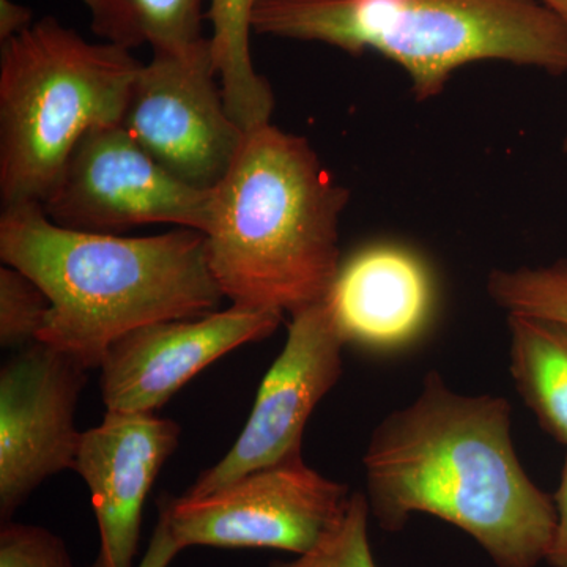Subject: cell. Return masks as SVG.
<instances>
[{
    "label": "cell",
    "instance_id": "obj_1",
    "mask_svg": "<svg viewBox=\"0 0 567 567\" xmlns=\"http://www.w3.org/2000/svg\"><path fill=\"white\" fill-rule=\"evenodd\" d=\"M513 409L498 395L451 390L427 372L412 404L372 432L363 457L371 516L385 532L429 514L483 547L496 567L546 561L557 509L518 461Z\"/></svg>",
    "mask_w": 567,
    "mask_h": 567
},
{
    "label": "cell",
    "instance_id": "obj_2",
    "mask_svg": "<svg viewBox=\"0 0 567 567\" xmlns=\"http://www.w3.org/2000/svg\"><path fill=\"white\" fill-rule=\"evenodd\" d=\"M0 259L50 298L39 341L89 371L130 331L212 315L226 300L205 235L185 227L133 238L81 233L52 223L40 204L11 205L0 215Z\"/></svg>",
    "mask_w": 567,
    "mask_h": 567
},
{
    "label": "cell",
    "instance_id": "obj_3",
    "mask_svg": "<svg viewBox=\"0 0 567 567\" xmlns=\"http://www.w3.org/2000/svg\"><path fill=\"white\" fill-rule=\"evenodd\" d=\"M350 192L311 142L265 123L245 132L212 189L208 264L226 300L290 316L320 303L341 267Z\"/></svg>",
    "mask_w": 567,
    "mask_h": 567
},
{
    "label": "cell",
    "instance_id": "obj_4",
    "mask_svg": "<svg viewBox=\"0 0 567 567\" xmlns=\"http://www.w3.org/2000/svg\"><path fill=\"white\" fill-rule=\"evenodd\" d=\"M252 31L379 52L405 71L417 102L470 63L567 74V25L537 0H259Z\"/></svg>",
    "mask_w": 567,
    "mask_h": 567
},
{
    "label": "cell",
    "instance_id": "obj_5",
    "mask_svg": "<svg viewBox=\"0 0 567 567\" xmlns=\"http://www.w3.org/2000/svg\"><path fill=\"white\" fill-rule=\"evenodd\" d=\"M142 63L92 43L55 18L3 41L0 52V199L40 204L85 133L121 123Z\"/></svg>",
    "mask_w": 567,
    "mask_h": 567
},
{
    "label": "cell",
    "instance_id": "obj_6",
    "mask_svg": "<svg viewBox=\"0 0 567 567\" xmlns=\"http://www.w3.org/2000/svg\"><path fill=\"white\" fill-rule=\"evenodd\" d=\"M352 494L298 456L248 473L210 494L164 495L158 516L182 550L275 548L298 557L341 520Z\"/></svg>",
    "mask_w": 567,
    "mask_h": 567
},
{
    "label": "cell",
    "instance_id": "obj_7",
    "mask_svg": "<svg viewBox=\"0 0 567 567\" xmlns=\"http://www.w3.org/2000/svg\"><path fill=\"white\" fill-rule=\"evenodd\" d=\"M121 123L167 173L204 192L223 181L245 136L227 111L207 37L186 50L153 51Z\"/></svg>",
    "mask_w": 567,
    "mask_h": 567
},
{
    "label": "cell",
    "instance_id": "obj_8",
    "mask_svg": "<svg viewBox=\"0 0 567 567\" xmlns=\"http://www.w3.org/2000/svg\"><path fill=\"white\" fill-rule=\"evenodd\" d=\"M41 207L52 223L81 233L118 235L173 224L205 234L212 192L175 178L122 123H111L82 136Z\"/></svg>",
    "mask_w": 567,
    "mask_h": 567
},
{
    "label": "cell",
    "instance_id": "obj_9",
    "mask_svg": "<svg viewBox=\"0 0 567 567\" xmlns=\"http://www.w3.org/2000/svg\"><path fill=\"white\" fill-rule=\"evenodd\" d=\"M78 358L44 342L22 347L0 369V518L51 476L73 470L82 432L74 424L87 383Z\"/></svg>",
    "mask_w": 567,
    "mask_h": 567
},
{
    "label": "cell",
    "instance_id": "obj_10",
    "mask_svg": "<svg viewBox=\"0 0 567 567\" xmlns=\"http://www.w3.org/2000/svg\"><path fill=\"white\" fill-rule=\"evenodd\" d=\"M344 347L327 301L295 312L286 346L265 374L237 442L183 495L210 494L256 470L301 456L309 417L341 379Z\"/></svg>",
    "mask_w": 567,
    "mask_h": 567
},
{
    "label": "cell",
    "instance_id": "obj_11",
    "mask_svg": "<svg viewBox=\"0 0 567 567\" xmlns=\"http://www.w3.org/2000/svg\"><path fill=\"white\" fill-rule=\"evenodd\" d=\"M282 317L271 309L230 305L130 331L107 349L100 365L106 412L155 413L224 354L274 334Z\"/></svg>",
    "mask_w": 567,
    "mask_h": 567
},
{
    "label": "cell",
    "instance_id": "obj_12",
    "mask_svg": "<svg viewBox=\"0 0 567 567\" xmlns=\"http://www.w3.org/2000/svg\"><path fill=\"white\" fill-rule=\"evenodd\" d=\"M182 427L155 413L106 412L82 432L74 468L91 488L100 550L89 567H136L142 511Z\"/></svg>",
    "mask_w": 567,
    "mask_h": 567
},
{
    "label": "cell",
    "instance_id": "obj_13",
    "mask_svg": "<svg viewBox=\"0 0 567 567\" xmlns=\"http://www.w3.org/2000/svg\"><path fill=\"white\" fill-rule=\"evenodd\" d=\"M324 301L346 346L375 354L405 352L423 341L440 303L432 265L393 240L371 241L342 259Z\"/></svg>",
    "mask_w": 567,
    "mask_h": 567
},
{
    "label": "cell",
    "instance_id": "obj_14",
    "mask_svg": "<svg viewBox=\"0 0 567 567\" xmlns=\"http://www.w3.org/2000/svg\"><path fill=\"white\" fill-rule=\"evenodd\" d=\"M509 371L537 423L567 446V324L507 315Z\"/></svg>",
    "mask_w": 567,
    "mask_h": 567
},
{
    "label": "cell",
    "instance_id": "obj_15",
    "mask_svg": "<svg viewBox=\"0 0 567 567\" xmlns=\"http://www.w3.org/2000/svg\"><path fill=\"white\" fill-rule=\"evenodd\" d=\"M259 0H210L205 17L212 22L213 61L227 111L248 132L271 122L275 93L270 82L254 69L252 17Z\"/></svg>",
    "mask_w": 567,
    "mask_h": 567
},
{
    "label": "cell",
    "instance_id": "obj_16",
    "mask_svg": "<svg viewBox=\"0 0 567 567\" xmlns=\"http://www.w3.org/2000/svg\"><path fill=\"white\" fill-rule=\"evenodd\" d=\"M91 29L104 43L126 51H182L203 35V0H82Z\"/></svg>",
    "mask_w": 567,
    "mask_h": 567
},
{
    "label": "cell",
    "instance_id": "obj_17",
    "mask_svg": "<svg viewBox=\"0 0 567 567\" xmlns=\"http://www.w3.org/2000/svg\"><path fill=\"white\" fill-rule=\"evenodd\" d=\"M487 293L507 315L567 324V259L540 267L496 268L488 275Z\"/></svg>",
    "mask_w": 567,
    "mask_h": 567
},
{
    "label": "cell",
    "instance_id": "obj_18",
    "mask_svg": "<svg viewBox=\"0 0 567 567\" xmlns=\"http://www.w3.org/2000/svg\"><path fill=\"white\" fill-rule=\"evenodd\" d=\"M369 517L368 496L353 492L344 516L312 550L268 567H377L369 546Z\"/></svg>",
    "mask_w": 567,
    "mask_h": 567
},
{
    "label": "cell",
    "instance_id": "obj_19",
    "mask_svg": "<svg viewBox=\"0 0 567 567\" xmlns=\"http://www.w3.org/2000/svg\"><path fill=\"white\" fill-rule=\"evenodd\" d=\"M51 301L28 275L3 264L0 267V346L20 350L39 341L50 315Z\"/></svg>",
    "mask_w": 567,
    "mask_h": 567
},
{
    "label": "cell",
    "instance_id": "obj_20",
    "mask_svg": "<svg viewBox=\"0 0 567 567\" xmlns=\"http://www.w3.org/2000/svg\"><path fill=\"white\" fill-rule=\"evenodd\" d=\"M0 567H74L61 536L10 520L0 529Z\"/></svg>",
    "mask_w": 567,
    "mask_h": 567
},
{
    "label": "cell",
    "instance_id": "obj_21",
    "mask_svg": "<svg viewBox=\"0 0 567 567\" xmlns=\"http://www.w3.org/2000/svg\"><path fill=\"white\" fill-rule=\"evenodd\" d=\"M554 502L557 522H555L554 537L548 547L546 561L551 567H567V457Z\"/></svg>",
    "mask_w": 567,
    "mask_h": 567
},
{
    "label": "cell",
    "instance_id": "obj_22",
    "mask_svg": "<svg viewBox=\"0 0 567 567\" xmlns=\"http://www.w3.org/2000/svg\"><path fill=\"white\" fill-rule=\"evenodd\" d=\"M181 551L182 548L171 536L166 522L158 516V524L153 532L147 551L136 567H169Z\"/></svg>",
    "mask_w": 567,
    "mask_h": 567
},
{
    "label": "cell",
    "instance_id": "obj_23",
    "mask_svg": "<svg viewBox=\"0 0 567 567\" xmlns=\"http://www.w3.org/2000/svg\"><path fill=\"white\" fill-rule=\"evenodd\" d=\"M33 13L13 0H0V40L7 41L28 31L33 24Z\"/></svg>",
    "mask_w": 567,
    "mask_h": 567
},
{
    "label": "cell",
    "instance_id": "obj_24",
    "mask_svg": "<svg viewBox=\"0 0 567 567\" xmlns=\"http://www.w3.org/2000/svg\"><path fill=\"white\" fill-rule=\"evenodd\" d=\"M567 25V0H537Z\"/></svg>",
    "mask_w": 567,
    "mask_h": 567
},
{
    "label": "cell",
    "instance_id": "obj_25",
    "mask_svg": "<svg viewBox=\"0 0 567 567\" xmlns=\"http://www.w3.org/2000/svg\"><path fill=\"white\" fill-rule=\"evenodd\" d=\"M563 151H565V153H567V134L565 137V142H563Z\"/></svg>",
    "mask_w": 567,
    "mask_h": 567
}]
</instances>
